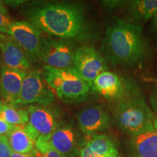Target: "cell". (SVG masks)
Wrapping results in <instances>:
<instances>
[{"mask_svg":"<svg viewBox=\"0 0 157 157\" xmlns=\"http://www.w3.org/2000/svg\"><path fill=\"white\" fill-rule=\"evenodd\" d=\"M52 148L66 157L79 155L77 135L71 126L59 127L49 137Z\"/></svg>","mask_w":157,"mask_h":157,"instance_id":"cell-14","label":"cell"},{"mask_svg":"<svg viewBox=\"0 0 157 157\" xmlns=\"http://www.w3.org/2000/svg\"><path fill=\"white\" fill-rule=\"evenodd\" d=\"M8 14L0 11V33H5L7 27L13 23Z\"/></svg>","mask_w":157,"mask_h":157,"instance_id":"cell-23","label":"cell"},{"mask_svg":"<svg viewBox=\"0 0 157 157\" xmlns=\"http://www.w3.org/2000/svg\"><path fill=\"white\" fill-rule=\"evenodd\" d=\"M129 2L121 0H105L102 1L101 5L104 9L111 12H116L126 8Z\"/></svg>","mask_w":157,"mask_h":157,"instance_id":"cell-21","label":"cell"},{"mask_svg":"<svg viewBox=\"0 0 157 157\" xmlns=\"http://www.w3.org/2000/svg\"><path fill=\"white\" fill-rule=\"evenodd\" d=\"M76 50L70 40L44 37L42 38L39 60L48 67L73 68Z\"/></svg>","mask_w":157,"mask_h":157,"instance_id":"cell-5","label":"cell"},{"mask_svg":"<svg viewBox=\"0 0 157 157\" xmlns=\"http://www.w3.org/2000/svg\"><path fill=\"white\" fill-rule=\"evenodd\" d=\"M11 157H36V156H35L34 153L33 151L30 153V154H18V153L13 151L11 154Z\"/></svg>","mask_w":157,"mask_h":157,"instance_id":"cell-27","label":"cell"},{"mask_svg":"<svg viewBox=\"0 0 157 157\" xmlns=\"http://www.w3.org/2000/svg\"><path fill=\"white\" fill-rule=\"evenodd\" d=\"M93 90L110 101L118 102L138 95L134 84L113 72L104 71L93 83Z\"/></svg>","mask_w":157,"mask_h":157,"instance_id":"cell-6","label":"cell"},{"mask_svg":"<svg viewBox=\"0 0 157 157\" xmlns=\"http://www.w3.org/2000/svg\"><path fill=\"white\" fill-rule=\"evenodd\" d=\"M27 111L29 121L23 129L35 143L39 137L49 138L60 127L58 113L48 106L31 105Z\"/></svg>","mask_w":157,"mask_h":157,"instance_id":"cell-8","label":"cell"},{"mask_svg":"<svg viewBox=\"0 0 157 157\" xmlns=\"http://www.w3.org/2000/svg\"><path fill=\"white\" fill-rule=\"evenodd\" d=\"M0 119L15 127H24L29 121L27 110L4 104L0 112Z\"/></svg>","mask_w":157,"mask_h":157,"instance_id":"cell-19","label":"cell"},{"mask_svg":"<svg viewBox=\"0 0 157 157\" xmlns=\"http://www.w3.org/2000/svg\"><path fill=\"white\" fill-rule=\"evenodd\" d=\"M8 34L23 49L31 61L39 60L42 38L40 31L27 21H15L6 29Z\"/></svg>","mask_w":157,"mask_h":157,"instance_id":"cell-9","label":"cell"},{"mask_svg":"<svg viewBox=\"0 0 157 157\" xmlns=\"http://www.w3.org/2000/svg\"><path fill=\"white\" fill-rule=\"evenodd\" d=\"M77 121L80 130L92 136L109 129L111 118L101 105H93L84 108L78 113Z\"/></svg>","mask_w":157,"mask_h":157,"instance_id":"cell-12","label":"cell"},{"mask_svg":"<svg viewBox=\"0 0 157 157\" xmlns=\"http://www.w3.org/2000/svg\"><path fill=\"white\" fill-rule=\"evenodd\" d=\"M3 65L2 63V58H1V54H0V68H2V66Z\"/></svg>","mask_w":157,"mask_h":157,"instance_id":"cell-33","label":"cell"},{"mask_svg":"<svg viewBox=\"0 0 157 157\" xmlns=\"http://www.w3.org/2000/svg\"><path fill=\"white\" fill-rule=\"evenodd\" d=\"M105 59L93 47L84 46L76 50L73 69L90 83L108 71Z\"/></svg>","mask_w":157,"mask_h":157,"instance_id":"cell-10","label":"cell"},{"mask_svg":"<svg viewBox=\"0 0 157 157\" xmlns=\"http://www.w3.org/2000/svg\"><path fill=\"white\" fill-rule=\"evenodd\" d=\"M54 100V94L45 81L42 71L35 70L26 73L17 105L36 103L38 105L49 106Z\"/></svg>","mask_w":157,"mask_h":157,"instance_id":"cell-7","label":"cell"},{"mask_svg":"<svg viewBox=\"0 0 157 157\" xmlns=\"http://www.w3.org/2000/svg\"><path fill=\"white\" fill-rule=\"evenodd\" d=\"M101 51L105 60L113 66L132 67L140 64L148 51L141 25L114 17L105 31Z\"/></svg>","mask_w":157,"mask_h":157,"instance_id":"cell-2","label":"cell"},{"mask_svg":"<svg viewBox=\"0 0 157 157\" xmlns=\"http://www.w3.org/2000/svg\"><path fill=\"white\" fill-rule=\"evenodd\" d=\"M154 126L155 127V129L157 130V117H155V119L154 121Z\"/></svg>","mask_w":157,"mask_h":157,"instance_id":"cell-30","label":"cell"},{"mask_svg":"<svg viewBox=\"0 0 157 157\" xmlns=\"http://www.w3.org/2000/svg\"><path fill=\"white\" fill-rule=\"evenodd\" d=\"M157 13V0H135L127 7V22L135 25L147 22Z\"/></svg>","mask_w":157,"mask_h":157,"instance_id":"cell-16","label":"cell"},{"mask_svg":"<svg viewBox=\"0 0 157 157\" xmlns=\"http://www.w3.org/2000/svg\"><path fill=\"white\" fill-rule=\"evenodd\" d=\"M7 137L13 151L26 154L35 149V142L27 134L23 127H15Z\"/></svg>","mask_w":157,"mask_h":157,"instance_id":"cell-17","label":"cell"},{"mask_svg":"<svg viewBox=\"0 0 157 157\" xmlns=\"http://www.w3.org/2000/svg\"><path fill=\"white\" fill-rule=\"evenodd\" d=\"M42 74L51 89L64 101H82L93 90V84L73 68L60 69L44 66Z\"/></svg>","mask_w":157,"mask_h":157,"instance_id":"cell-4","label":"cell"},{"mask_svg":"<svg viewBox=\"0 0 157 157\" xmlns=\"http://www.w3.org/2000/svg\"><path fill=\"white\" fill-rule=\"evenodd\" d=\"M93 151L101 157H118L119 152L114 143L105 134L92 135L86 144Z\"/></svg>","mask_w":157,"mask_h":157,"instance_id":"cell-18","label":"cell"},{"mask_svg":"<svg viewBox=\"0 0 157 157\" xmlns=\"http://www.w3.org/2000/svg\"><path fill=\"white\" fill-rule=\"evenodd\" d=\"M149 100H150V103L153 111L157 113V85L153 89Z\"/></svg>","mask_w":157,"mask_h":157,"instance_id":"cell-26","label":"cell"},{"mask_svg":"<svg viewBox=\"0 0 157 157\" xmlns=\"http://www.w3.org/2000/svg\"><path fill=\"white\" fill-rule=\"evenodd\" d=\"M0 54L4 66L28 73L31 62L23 49L8 34L0 33Z\"/></svg>","mask_w":157,"mask_h":157,"instance_id":"cell-11","label":"cell"},{"mask_svg":"<svg viewBox=\"0 0 157 157\" xmlns=\"http://www.w3.org/2000/svg\"><path fill=\"white\" fill-rule=\"evenodd\" d=\"M12 152L7 137L0 135V157H11Z\"/></svg>","mask_w":157,"mask_h":157,"instance_id":"cell-22","label":"cell"},{"mask_svg":"<svg viewBox=\"0 0 157 157\" xmlns=\"http://www.w3.org/2000/svg\"><path fill=\"white\" fill-rule=\"evenodd\" d=\"M79 156L80 157H101L99 155L95 154V152L90 149L87 145L79 149Z\"/></svg>","mask_w":157,"mask_h":157,"instance_id":"cell-25","label":"cell"},{"mask_svg":"<svg viewBox=\"0 0 157 157\" xmlns=\"http://www.w3.org/2000/svg\"><path fill=\"white\" fill-rule=\"evenodd\" d=\"M153 26H154V29L157 32V13L153 17Z\"/></svg>","mask_w":157,"mask_h":157,"instance_id":"cell-28","label":"cell"},{"mask_svg":"<svg viewBox=\"0 0 157 157\" xmlns=\"http://www.w3.org/2000/svg\"><path fill=\"white\" fill-rule=\"evenodd\" d=\"M147 80H150V81L154 82L155 83L157 84V78H147Z\"/></svg>","mask_w":157,"mask_h":157,"instance_id":"cell-31","label":"cell"},{"mask_svg":"<svg viewBox=\"0 0 157 157\" xmlns=\"http://www.w3.org/2000/svg\"><path fill=\"white\" fill-rule=\"evenodd\" d=\"M26 15L29 22L39 31L58 39H83L87 35L84 10L75 4L52 2L34 6Z\"/></svg>","mask_w":157,"mask_h":157,"instance_id":"cell-1","label":"cell"},{"mask_svg":"<svg viewBox=\"0 0 157 157\" xmlns=\"http://www.w3.org/2000/svg\"><path fill=\"white\" fill-rule=\"evenodd\" d=\"M3 105H4V104L2 103V101H1V100H0V112H1L2 109Z\"/></svg>","mask_w":157,"mask_h":157,"instance_id":"cell-32","label":"cell"},{"mask_svg":"<svg viewBox=\"0 0 157 157\" xmlns=\"http://www.w3.org/2000/svg\"><path fill=\"white\" fill-rule=\"evenodd\" d=\"M113 117L117 126L130 136L153 126L155 119L151 109L140 95L117 103Z\"/></svg>","mask_w":157,"mask_h":157,"instance_id":"cell-3","label":"cell"},{"mask_svg":"<svg viewBox=\"0 0 157 157\" xmlns=\"http://www.w3.org/2000/svg\"><path fill=\"white\" fill-rule=\"evenodd\" d=\"M25 72L9 68L3 65L0 68V94L6 103L17 106Z\"/></svg>","mask_w":157,"mask_h":157,"instance_id":"cell-13","label":"cell"},{"mask_svg":"<svg viewBox=\"0 0 157 157\" xmlns=\"http://www.w3.org/2000/svg\"><path fill=\"white\" fill-rule=\"evenodd\" d=\"M0 11H2V13H5V14H7V9H6L5 5H4L3 2L0 1Z\"/></svg>","mask_w":157,"mask_h":157,"instance_id":"cell-29","label":"cell"},{"mask_svg":"<svg viewBox=\"0 0 157 157\" xmlns=\"http://www.w3.org/2000/svg\"><path fill=\"white\" fill-rule=\"evenodd\" d=\"M33 152L36 157H66L52 148L48 137H39L37 139Z\"/></svg>","mask_w":157,"mask_h":157,"instance_id":"cell-20","label":"cell"},{"mask_svg":"<svg viewBox=\"0 0 157 157\" xmlns=\"http://www.w3.org/2000/svg\"><path fill=\"white\" fill-rule=\"evenodd\" d=\"M15 126L10 124L3 119H0V135H7L13 129H14Z\"/></svg>","mask_w":157,"mask_h":157,"instance_id":"cell-24","label":"cell"},{"mask_svg":"<svg viewBox=\"0 0 157 157\" xmlns=\"http://www.w3.org/2000/svg\"><path fill=\"white\" fill-rule=\"evenodd\" d=\"M130 143L136 157H157V130L154 125L131 136Z\"/></svg>","mask_w":157,"mask_h":157,"instance_id":"cell-15","label":"cell"}]
</instances>
